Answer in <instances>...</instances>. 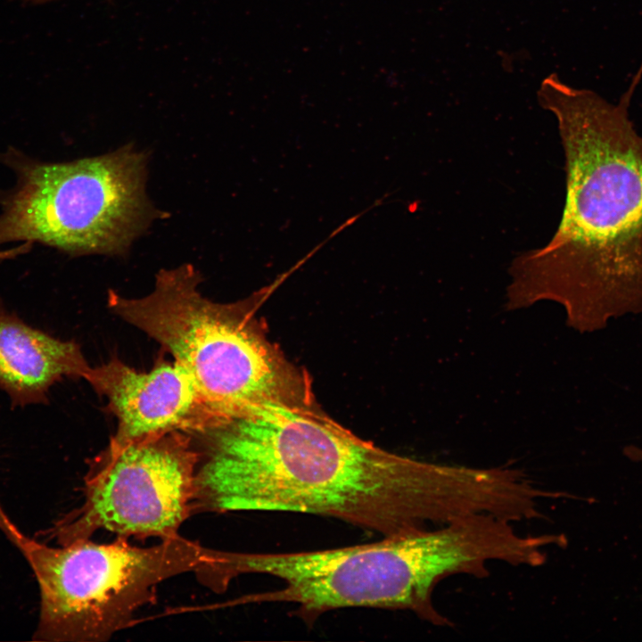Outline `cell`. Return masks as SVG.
<instances>
[{
  "label": "cell",
  "mask_w": 642,
  "mask_h": 642,
  "mask_svg": "<svg viewBox=\"0 0 642 642\" xmlns=\"http://www.w3.org/2000/svg\"><path fill=\"white\" fill-rule=\"evenodd\" d=\"M202 434L194 511L311 514L386 537L465 516L478 498L472 467L391 453L301 404L268 403Z\"/></svg>",
  "instance_id": "6da1fadb"
},
{
  "label": "cell",
  "mask_w": 642,
  "mask_h": 642,
  "mask_svg": "<svg viewBox=\"0 0 642 642\" xmlns=\"http://www.w3.org/2000/svg\"><path fill=\"white\" fill-rule=\"evenodd\" d=\"M537 96L557 120L566 200L551 240L513 259L506 308L555 300L569 326L594 332L642 312V136L628 100L612 104L556 74Z\"/></svg>",
  "instance_id": "7a4b0ae2"
},
{
  "label": "cell",
  "mask_w": 642,
  "mask_h": 642,
  "mask_svg": "<svg viewBox=\"0 0 642 642\" xmlns=\"http://www.w3.org/2000/svg\"><path fill=\"white\" fill-rule=\"evenodd\" d=\"M201 281L190 264L162 269L151 293L132 299L111 291L108 306L174 357L223 425L268 403H302L300 377L244 305L211 301Z\"/></svg>",
  "instance_id": "3957f363"
},
{
  "label": "cell",
  "mask_w": 642,
  "mask_h": 642,
  "mask_svg": "<svg viewBox=\"0 0 642 642\" xmlns=\"http://www.w3.org/2000/svg\"><path fill=\"white\" fill-rule=\"evenodd\" d=\"M0 161L16 177L0 195V249L40 243L72 256L123 255L164 216L145 193L148 156L133 144L56 163L9 148Z\"/></svg>",
  "instance_id": "277c9868"
},
{
  "label": "cell",
  "mask_w": 642,
  "mask_h": 642,
  "mask_svg": "<svg viewBox=\"0 0 642 642\" xmlns=\"http://www.w3.org/2000/svg\"><path fill=\"white\" fill-rule=\"evenodd\" d=\"M127 540L89 539L54 547L25 536L18 549L40 594L35 640L106 641L155 600L160 582L187 572L198 577L220 557V550L179 535L149 547Z\"/></svg>",
  "instance_id": "5b68a950"
},
{
  "label": "cell",
  "mask_w": 642,
  "mask_h": 642,
  "mask_svg": "<svg viewBox=\"0 0 642 642\" xmlns=\"http://www.w3.org/2000/svg\"><path fill=\"white\" fill-rule=\"evenodd\" d=\"M190 434L172 432L109 444L85 476L84 500L48 529L64 546L105 530L128 539L178 536L194 512L199 452Z\"/></svg>",
  "instance_id": "8992f818"
},
{
  "label": "cell",
  "mask_w": 642,
  "mask_h": 642,
  "mask_svg": "<svg viewBox=\"0 0 642 642\" xmlns=\"http://www.w3.org/2000/svg\"><path fill=\"white\" fill-rule=\"evenodd\" d=\"M85 380L107 398L118 418V431L110 442L113 446L172 432L202 434L223 425L175 361L141 373L113 358L90 367Z\"/></svg>",
  "instance_id": "52a82bcc"
},
{
  "label": "cell",
  "mask_w": 642,
  "mask_h": 642,
  "mask_svg": "<svg viewBox=\"0 0 642 642\" xmlns=\"http://www.w3.org/2000/svg\"><path fill=\"white\" fill-rule=\"evenodd\" d=\"M90 367L77 343L0 310V390L12 407L45 403L55 383L64 377L85 379Z\"/></svg>",
  "instance_id": "ba28073f"
},
{
  "label": "cell",
  "mask_w": 642,
  "mask_h": 642,
  "mask_svg": "<svg viewBox=\"0 0 642 642\" xmlns=\"http://www.w3.org/2000/svg\"><path fill=\"white\" fill-rule=\"evenodd\" d=\"M0 531L4 535L10 540V542L16 547L21 542L23 538L26 536L23 534L19 528L14 524L12 519L8 516L2 504L0 503Z\"/></svg>",
  "instance_id": "9c48e42d"
},
{
  "label": "cell",
  "mask_w": 642,
  "mask_h": 642,
  "mask_svg": "<svg viewBox=\"0 0 642 642\" xmlns=\"http://www.w3.org/2000/svg\"><path fill=\"white\" fill-rule=\"evenodd\" d=\"M628 453L630 457L642 460V449L638 448H630Z\"/></svg>",
  "instance_id": "30bf717a"
},
{
  "label": "cell",
  "mask_w": 642,
  "mask_h": 642,
  "mask_svg": "<svg viewBox=\"0 0 642 642\" xmlns=\"http://www.w3.org/2000/svg\"><path fill=\"white\" fill-rule=\"evenodd\" d=\"M21 1L27 2V3H30V4H45V3L52 2V1H54V0H21Z\"/></svg>",
  "instance_id": "8fae6325"
},
{
  "label": "cell",
  "mask_w": 642,
  "mask_h": 642,
  "mask_svg": "<svg viewBox=\"0 0 642 642\" xmlns=\"http://www.w3.org/2000/svg\"><path fill=\"white\" fill-rule=\"evenodd\" d=\"M0 264H1V259H0Z\"/></svg>",
  "instance_id": "7c38bea8"
}]
</instances>
